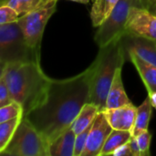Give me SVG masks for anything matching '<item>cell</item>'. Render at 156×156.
<instances>
[{
  "instance_id": "cell-18",
  "label": "cell",
  "mask_w": 156,
  "mask_h": 156,
  "mask_svg": "<svg viewBox=\"0 0 156 156\" xmlns=\"http://www.w3.org/2000/svg\"><path fill=\"white\" fill-rule=\"evenodd\" d=\"M133 136V133L130 131H121V130H112L110 135L108 136L105 144L101 150V156L112 155L113 152L128 143Z\"/></svg>"
},
{
  "instance_id": "cell-17",
  "label": "cell",
  "mask_w": 156,
  "mask_h": 156,
  "mask_svg": "<svg viewBox=\"0 0 156 156\" xmlns=\"http://www.w3.org/2000/svg\"><path fill=\"white\" fill-rule=\"evenodd\" d=\"M152 108L153 105L151 103L150 97L148 96L144 101V102L137 108L135 123L133 130V136L136 137L143 132L148 130V126L152 115Z\"/></svg>"
},
{
  "instance_id": "cell-20",
  "label": "cell",
  "mask_w": 156,
  "mask_h": 156,
  "mask_svg": "<svg viewBox=\"0 0 156 156\" xmlns=\"http://www.w3.org/2000/svg\"><path fill=\"white\" fill-rule=\"evenodd\" d=\"M1 5H7L13 7L20 16L42 6L41 0H2Z\"/></svg>"
},
{
  "instance_id": "cell-24",
  "label": "cell",
  "mask_w": 156,
  "mask_h": 156,
  "mask_svg": "<svg viewBox=\"0 0 156 156\" xmlns=\"http://www.w3.org/2000/svg\"><path fill=\"white\" fill-rule=\"evenodd\" d=\"M140 150H141V156H150V145L152 140V134L147 130L140 133L136 136Z\"/></svg>"
},
{
  "instance_id": "cell-9",
  "label": "cell",
  "mask_w": 156,
  "mask_h": 156,
  "mask_svg": "<svg viewBox=\"0 0 156 156\" xmlns=\"http://www.w3.org/2000/svg\"><path fill=\"white\" fill-rule=\"evenodd\" d=\"M112 130L104 112H100L92 123L81 156H101L105 142Z\"/></svg>"
},
{
  "instance_id": "cell-26",
  "label": "cell",
  "mask_w": 156,
  "mask_h": 156,
  "mask_svg": "<svg viewBox=\"0 0 156 156\" xmlns=\"http://www.w3.org/2000/svg\"><path fill=\"white\" fill-rule=\"evenodd\" d=\"M113 156H133V153L130 147V144L129 142L126 143L125 144H122V146H120L119 148H117L113 154Z\"/></svg>"
},
{
  "instance_id": "cell-21",
  "label": "cell",
  "mask_w": 156,
  "mask_h": 156,
  "mask_svg": "<svg viewBox=\"0 0 156 156\" xmlns=\"http://www.w3.org/2000/svg\"><path fill=\"white\" fill-rule=\"evenodd\" d=\"M24 117L22 106L16 102L12 101L11 103L0 107V122H6L17 117Z\"/></svg>"
},
{
  "instance_id": "cell-3",
  "label": "cell",
  "mask_w": 156,
  "mask_h": 156,
  "mask_svg": "<svg viewBox=\"0 0 156 156\" xmlns=\"http://www.w3.org/2000/svg\"><path fill=\"white\" fill-rule=\"evenodd\" d=\"M126 51L122 38L100 48V51L92 62L93 72L90 82V103L96 105L100 112L106 109V101L114 76L119 68L125 62Z\"/></svg>"
},
{
  "instance_id": "cell-31",
  "label": "cell",
  "mask_w": 156,
  "mask_h": 156,
  "mask_svg": "<svg viewBox=\"0 0 156 156\" xmlns=\"http://www.w3.org/2000/svg\"><path fill=\"white\" fill-rule=\"evenodd\" d=\"M51 1H54V0H41V3H42V5H47L48 3H49Z\"/></svg>"
},
{
  "instance_id": "cell-15",
  "label": "cell",
  "mask_w": 156,
  "mask_h": 156,
  "mask_svg": "<svg viewBox=\"0 0 156 156\" xmlns=\"http://www.w3.org/2000/svg\"><path fill=\"white\" fill-rule=\"evenodd\" d=\"M120 0H95L91 10L90 19L93 27H99L112 12Z\"/></svg>"
},
{
  "instance_id": "cell-22",
  "label": "cell",
  "mask_w": 156,
  "mask_h": 156,
  "mask_svg": "<svg viewBox=\"0 0 156 156\" xmlns=\"http://www.w3.org/2000/svg\"><path fill=\"white\" fill-rule=\"evenodd\" d=\"M20 16L11 6L7 5H1L0 6V25L10 24L17 22Z\"/></svg>"
},
{
  "instance_id": "cell-6",
  "label": "cell",
  "mask_w": 156,
  "mask_h": 156,
  "mask_svg": "<svg viewBox=\"0 0 156 156\" xmlns=\"http://www.w3.org/2000/svg\"><path fill=\"white\" fill-rule=\"evenodd\" d=\"M133 6H142L141 0H120L110 16L98 27L94 40L100 48H103L126 33V25Z\"/></svg>"
},
{
  "instance_id": "cell-1",
  "label": "cell",
  "mask_w": 156,
  "mask_h": 156,
  "mask_svg": "<svg viewBox=\"0 0 156 156\" xmlns=\"http://www.w3.org/2000/svg\"><path fill=\"white\" fill-rule=\"evenodd\" d=\"M91 64L81 73L53 80L43 101L24 116L41 133L48 144L69 128L85 104L90 102Z\"/></svg>"
},
{
  "instance_id": "cell-8",
  "label": "cell",
  "mask_w": 156,
  "mask_h": 156,
  "mask_svg": "<svg viewBox=\"0 0 156 156\" xmlns=\"http://www.w3.org/2000/svg\"><path fill=\"white\" fill-rule=\"evenodd\" d=\"M125 34L156 41V15L143 6H133L129 16Z\"/></svg>"
},
{
  "instance_id": "cell-25",
  "label": "cell",
  "mask_w": 156,
  "mask_h": 156,
  "mask_svg": "<svg viewBox=\"0 0 156 156\" xmlns=\"http://www.w3.org/2000/svg\"><path fill=\"white\" fill-rule=\"evenodd\" d=\"M13 101L6 81L3 75L0 74V107L7 105Z\"/></svg>"
},
{
  "instance_id": "cell-11",
  "label": "cell",
  "mask_w": 156,
  "mask_h": 156,
  "mask_svg": "<svg viewBox=\"0 0 156 156\" xmlns=\"http://www.w3.org/2000/svg\"><path fill=\"white\" fill-rule=\"evenodd\" d=\"M122 41L125 51H134L139 57L156 67V41L124 35Z\"/></svg>"
},
{
  "instance_id": "cell-23",
  "label": "cell",
  "mask_w": 156,
  "mask_h": 156,
  "mask_svg": "<svg viewBox=\"0 0 156 156\" xmlns=\"http://www.w3.org/2000/svg\"><path fill=\"white\" fill-rule=\"evenodd\" d=\"M92 123L89 127H87L85 130H83L81 133L76 134L75 148H74V156H81V154H82V153H83V151L85 149L86 144H87V139H88L90 131L91 129Z\"/></svg>"
},
{
  "instance_id": "cell-30",
  "label": "cell",
  "mask_w": 156,
  "mask_h": 156,
  "mask_svg": "<svg viewBox=\"0 0 156 156\" xmlns=\"http://www.w3.org/2000/svg\"><path fill=\"white\" fill-rule=\"evenodd\" d=\"M73 2H77V3H80V4H88L90 0H70Z\"/></svg>"
},
{
  "instance_id": "cell-12",
  "label": "cell",
  "mask_w": 156,
  "mask_h": 156,
  "mask_svg": "<svg viewBox=\"0 0 156 156\" xmlns=\"http://www.w3.org/2000/svg\"><path fill=\"white\" fill-rule=\"evenodd\" d=\"M128 58L136 68L140 77L142 78L144 86L148 91V95L156 92V67L148 63L134 51H126Z\"/></svg>"
},
{
  "instance_id": "cell-19",
  "label": "cell",
  "mask_w": 156,
  "mask_h": 156,
  "mask_svg": "<svg viewBox=\"0 0 156 156\" xmlns=\"http://www.w3.org/2000/svg\"><path fill=\"white\" fill-rule=\"evenodd\" d=\"M22 119L23 116L0 122V154L4 152L9 142L13 138Z\"/></svg>"
},
{
  "instance_id": "cell-7",
  "label": "cell",
  "mask_w": 156,
  "mask_h": 156,
  "mask_svg": "<svg viewBox=\"0 0 156 156\" xmlns=\"http://www.w3.org/2000/svg\"><path fill=\"white\" fill-rule=\"evenodd\" d=\"M57 1H51L27 13L20 16L17 21L27 43L39 54L43 33L48 21L57 9Z\"/></svg>"
},
{
  "instance_id": "cell-2",
  "label": "cell",
  "mask_w": 156,
  "mask_h": 156,
  "mask_svg": "<svg viewBox=\"0 0 156 156\" xmlns=\"http://www.w3.org/2000/svg\"><path fill=\"white\" fill-rule=\"evenodd\" d=\"M0 69L13 101L22 106L26 116L43 101L52 79L44 73L39 62L12 63Z\"/></svg>"
},
{
  "instance_id": "cell-4",
  "label": "cell",
  "mask_w": 156,
  "mask_h": 156,
  "mask_svg": "<svg viewBox=\"0 0 156 156\" xmlns=\"http://www.w3.org/2000/svg\"><path fill=\"white\" fill-rule=\"evenodd\" d=\"M39 61L40 54L27 43L17 22L0 25V68L12 63Z\"/></svg>"
},
{
  "instance_id": "cell-10",
  "label": "cell",
  "mask_w": 156,
  "mask_h": 156,
  "mask_svg": "<svg viewBox=\"0 0 156 156\" xmlns=\"http://www.w3.org/2000/svg\"><path fill=\"white\" fill-rule=\"evenodd\" d=\"M103 112L112 129L133 133L137 113V108L133 104L115 109H107Z\"/></svg>"
},
{
  "instance_id": "cell-14",
  "label": "cell",
  "mask_w": 156,
  "mask_h": 156,
  "mask_svg": "<svg viewBox=\"0 0 156 156\" xmlns=\"http://www.w3.org/2000/svg\"><path fill=\"white\" fill-rule=\"evenodd\" d=\"M122 68H119L116 71L112 84L111 86V89L107 96L105 110L115 109V108L133 104L132 101L127 96L123 87L122 79Z\"/></svg>"
},
{
  "instance_id": "cell-32",
  "label": "cell",
  "mask_w": 156,
  "mask_h": 156,
  "mask_svg": "<svg viewBox=\"0 0 156 156\" xmlns=\"http://www.w3.org/2000/svg\"><path fill=\"white\" fill-rule=\"evenodd\" d=\"M150 11H152L154 15H156V5L154 6V7H153V8H152V9H151V10H150Z\"/></svg>"
},
{
  "instance_id": "cell-27",
  "label": "cell",
  "mask_w": 156,
  "mask_h": 156,
  "mask_svg": "<svg viewBox=\"0 0 156 156\" xmlns=\"http://www.w3.org/2000/svg\"><path fill=\"white\" fill-rule=\"evenodd\" d=\"M129 144H130V147L133 153V156H141V150H140L136 137L132 136L131 140L129 141Z\"/></svg>"
},
{
  "instance_id": "cell-16",
  "label": "cell",
  "mask_w": 156,
  "mask_h": 156,
  "mask_svg": "<svg viewBox=\"0 0 156 156\" xmlns=\"http://www.w3.org/2000/svg\"><path fill=\"white\" fill-rule=\"evenodd\" d=\"M99 112L100 110L96 105L90 102L85 104L80 112L76 117L73 123L71 124V128L73 129L75 133L78 134L85 130L87 127H89L93 122Z\"/></svg>"
},
{
  "instance_id": "cell-29",
  "label": "cell",
  "mask_w": 156,
  "mask_h": 156,
  "mask_svg": "<svg viewBox=\"0 0 156 156\" xmlns=\"http://www.w3.org/2000/svg\"><path fill=\"white\" fill-rule=\"evenodd\" d=\"M150 97V100H151V103L153 105V107L156 110V92L153 93V94H150L148 95Z\"/></svg>"
},
{
  "instance_id": "cell-13",
  "label": "cell",
  "mask_w": 156,
  "mask_h": 156,
  "mask_svg": "<svg viewBox=\"0 0 156 156\" xmlns=\"http://www.w3.org/2000/svg\"><path fill=\"white\" fill-rule=\"evenodd\" d=\"M75 140L76 133L70 126L48 144V156H74Z\"/></svg>"
},
{
  "instance_id": "cell-28",
  "label": "cell",
  "mask_w": 156,
  "mask_h": 156,
  "mask_svg": "<svg viewBox=\"0 0 156 156\" xmlns=\"http://www.w3.org/2000/svg\"><path fill=\"white\" fill-rule=\"evenodd\" d=\"M156 5V0H141V5L151 10Z\"/></svg>"
},
{
  "instance_id": "cell-5",
  "label": "cell",
  "mask_w": 156,
  "mask_h": 156,
  "mask_svg": "<svg viewBox=\"0 0 156 156\" xmlns=\"http://www.w3.org/2000/svg\"><path fill=\"white\" fill-rule=\"evenodd\" d=\"M48 144L32 123L23 117L13 138L1 154L10 156H48Z\"/></svg>"
}]
</instances>
